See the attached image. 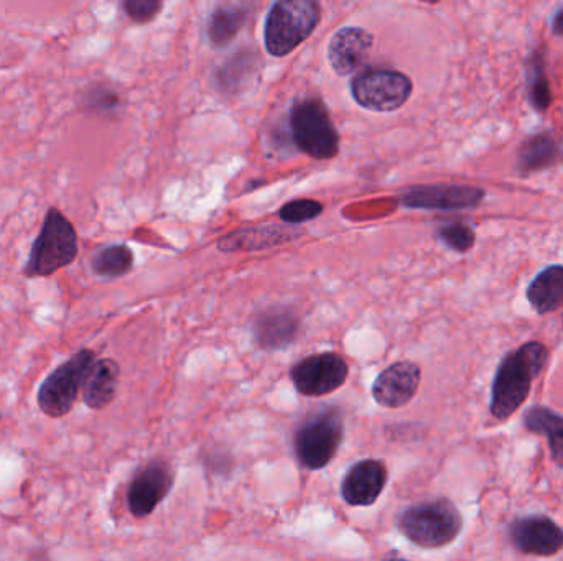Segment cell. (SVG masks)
I'll return each mask as SVG.
<instances>
[{
	"mask_svg": "<svg viewBox=\"0 0 563 561\" xmlns=\"http://www.w3.org/2000/svg\"><path fill=\"white\" fill-rule=\"evenodd\" d=\"M420 372L416 362H394L384 369L373 384V397L380 407L399 408L409 404L419 391Z\"/></svg>",
	"mask_w": 563,
	"mask_h": 561,
	"instance_id": "cell-13",
	"label": "cell"
},
{
	"mask_svg": "<svg viewBox=\"0 0 563 561\" xmlns=\"http://www.w3.org/2000/svg\"><path fill=\"white\" fill-rule=\"evenodd\" d=\"M562 160V142L552 132H539L522 142L516 164L521 173L529 175L555 167Z\"/></svg>",
	"mask_w": 563,
	"mask_h": 561,
	"instance_id": "cell-18",
	"label": "cell"
},
{
	"mask_svg": "<svg viewBox=\"0 0 563 561\" xmlns=\"http://www.w3.org/2000/svg\"><path fill=\"white\" fill-rule=\"evenodd\" d=\"M525 425L532 434L548 438L552 460L563 468V417L548 407L529 408L525 415Z\"/></svg>",
	"mask_w": 563,
	"mask_h": 561,
	"instance_id": "cell-21",
	"label": "cell"
},
{
	"mask_svg": "<svg viewBox=\"0 0 563 561\" xmlns=\"http://www.w3.org/2000/svg\"><path fill=\"white\" fill-rule=\"evenodd\" d=\"M320 3L314 0H279L273 3L264 26V43L269 55H290L317 29Z\"/></svg>",
	"mask_w": 563,
	"mask_h": 561,
	"instance_id": "cell-3",
	"label": "cell"
},
{
	"mask_svg": "<svg viewBox=\"0 0 563 561\" xmlns=\"http://www.w3.org/2000/svg\"><path fill=\"white\" fill-rule=\"evenodd\" d=\"M343 440V412L336 407L321 408L305 418L295 431V457L305 470H323L336 457Z\"/></svg>",
	"mask_w": 563,
	"mask_h": 561,
	"instance_id": "cell-5",
	"label": "cell"
},
{
	"mask_svg": "<svg viewBox=\"0 0 563 561\" xmlns=\"http://www.w3.org/2000/svg\"><path fill=\"white\" fill-rule=\"evenodd\" d=\"M290 131L298 150L314 160H331L340 152V135L320 99L295 102L290 111Z\"/></svg>",
	"mask_w": 563,
	"mask_h": 561,
	"instance_id": "cell-6",
	"label": "cell"
},
{
	"mask_svg": "<svg viewBox=\"0 0 563 561\" xmlns=\"http://www.w3.org/2000/svg\"><path fill=\"white\" fill-rule=\"evenodd\" d=\"M548 359L549 349L542 343L531 341L499 362L492 388V414L496 418L506 420L519 411Z\"/></svg>",
	"mask_w": 563,
	"mask_h": 561,
	"instance_id": "cell-1",
	"label": "cell"
},
{
	"mask_svg": "<svg viewBox=\"0 0 563 561\" xmlns=\"http://www.w3.org/2000/svg\"><path fill=\"white\" fill-rule=\"evenodd\" d=\"M399 529L420 549H442L460 536L463 519L452 501H426L404 510Z\"/></svg>",
	"mask_w": 563,
	"mask_h": 561,
	"instance_id": "cell-4",
	"label": "cell"
},
{
	"mask_svg": "<svg viewBox=\"0 0 563 561\" xmlns=\"http://www.w3.org/2000/svg\"><path fill=\"white\" fill-rule=\"evenodd\" d=\"M412 91V79L396 69H364L351 81L354 101L373 112L397 111L409 101Z\"/></svg>",
	"mask_w": 563,
	"mask_h": 561,
	"instance_id": "cell-8",
	"label": "cell"
},
{
	"mask_svg": "<svg viewBox=\"0 0 563 561\" xmlns=\"http://www.w3.org/2000/svg\"><path fill=\"white\" fill-rule=\"evenodd\" d=\"M96 362V352L81 349L68 361L62 362L40 385L36 402L46 417L62 418L68 415L82 391L86 375Z\"/></svg>",
	"mask_w": 563,
	"mask_h": 561,
	"instance_id": "cell-7",
	"label": "cell"
},
{
	"mask_svg": "<svg viewBox=\"0 0 563 561\" xmlns=\"http://www.w3.org/2000/svg\"><path fill=\"white\" fill-rule=\"evenodd\" d=\"M437 237H439L443 246L460 254L468 253L476 243L475 231L465 223L443 224V226L437 231Z\"/></svg>",
	"mask_w": 563,
	"mask_h": 561,
	"instance_id": "cell-25",
	"label": "cell"
},
{
	"mask_svg": "<svg viewBox=\"0 0 563 561\" xmlns=\"http://www.w3.org/2000/svg\"><path fill=\"white\" fill-rule=\"evenodd\" d=\"M529 303L539 315H548L563 306V266H551L529 283Z\"/></svg>",
	"mask_w": 563,
	"mask_h": 561,
	"instance_id": "cell-20",
	"label": "cell"
},
{
	"mask_svg": "<svg viewBox=\"0 0 563 561\" xmlns=\"http://www.w3.org/2000/svg\"><path fill=\"white\" fill-rule=\"evenodd\" d=\"M122 7L132 22L148 23L161 13L164 3L158 0H125Z\"/></svg>",
	"mask_w": 563,
	"mask_h": 561,
	"instance_id": "cell-27",
	"label": "cell"
},
{
	"mask_svg": "<svg viewBox=\"0 0 563 561\" xmlns=\"http://www.w3.org/2000/svg\"><path fill=\"white\" fill-rule=\"evenodd\" d=\"M350 374L347 362L336 352H320L301 359L291 368L295 389L307 397H323L344 385Z\"/></svg>",
	"mask_w": 563,
	"mask_h": 561,
	"instance_id": "cell-9",
	"label": "cell"
},
{
	"mask_svg": "<svg viewBox=\"0 0 563 561\" xmlns=\"http://www.w3.org/2000/svg\"><path fill=\"white\" fill-rule=\"evenodd\" d=\"M511 540L525 556L552 557L563 549V529L551 517H522L512 524Z\"/></svg>",
	"mask_w": 563,
	"mask_h": 561,
	"instance_id": "cell-12",
	"label": "cell"
},
{
	"mask_svg": "<svg viewBox=\"0 0 563 561\" xmlns=\"http://www.w3.org/2000/svg\"><path fill=\"white\" fill-rule=\"evenodd\" d=\"M387 484V468L383 461L361 460L347 470L341 483L344 503L354 507L373 506Z\"/></svg>",
	"mask_w": 563,
	"mask_h": 561,
	"instance_id": "cell-14",
	"label": "cell"
},
{
	"mask_svg": "<svg viewBox=\"0 0 563 561\" xmlns=\"http://www.w3.org/2000/svg\"><path fill=\"white\" fill-rule=\"evenodd\" d=\"M246 10L240 5H221L211 13L208 22V38L214 48L230 45L246 22Z\"/></svg>",
	"mask_w": 563,
	"mask_h": 561,
	"instance_id": "cell-22",
	"label": "cell"
},
{
	"mask_svg": "<svg viewBox=\"0 0 563 561\" xmlns=\"http://www.w3.org/2000/svg\"><path fill=\"white\" fill-rule=\"evenodd\" d=\"M552 32H554V35L563 36V5L555 12L554 19H552Z\"/></svg>",
	"mask_w": 563,
	"mask_h": 561,
	"instance_id": "cell-28",
	"label": "cell"
},
{
	"mask_svg": "<svg viewBox=\"0 0 563 561\" xmlns=\"http://www.w3.org/2000/svg\"><path fill=\"white\" fill-rule=\"evenodd\" d=\"M323 213V204L314 200H294L280 207L279 216L285 224L298 226L317 220Z\"/></svg>",
	"mask_w": 563,
	"mask_h": 561,
	"instance_id": "cell-26",
	"label": "cell"
},
{
	"mask_svg": "<svg viewBox=\"0 0 563 561\" xmlns=\"http://www.w3.org/2000/svg\"><path fill=\"white\" fill-rule=\"evenodd\" d=\"M485 197L483 188L472 184H422L407 190L400 197V204L410 210H475L483 203Z\"/></svg>",
	"mask_w": 563,
	"mask_h": 561,
	"instance_id": "cell-10",
	"label": "cell"
},
{
	"mask_svg": "<svg viewBox=\"0 0 563 561\" xmlns=\"http://www.w3.org/2000/svg\"><path fill=\"white\" fill-rule=\"evenodd\" d=\"M373 35L361 26H344L331 36L328 61L336 75L347 76L357 71L369 58Z\"/></svg>",
	"mask_w": 563,
	"mask_h": 561,
	"instance_id": "cell-15",
	"label": "cell"
},
{
	"mask_svg": "<svg viewBox=\"0 0 563 561\" xmlns=\"http://www.w3.org/2000/svg\"><path fill=\"white\" fill-rule=\"evenodd\" d=\"M175 483L174 468L164 460H154L142 468L128 491V507L137 519L151 516L168 496Z\"/></svg>",
	"mask_w": 563,
	"mask_h": 561,
	"instance_id": "cell-11",
	"label": "cell"
},
{
	"mask_svg": "<svg viewBox=\"0 0 563 561\" xmlns=\"http://www.w3.org/2000/svg\"><path fill=\"white\" fill-rule=\"evenodd\" d=\"M91 269L96 276L118 279L134 269V253L125 244H111L92 256Z\"/></svg>",
	"mask_w": 563,
	"mask_h": 561,
	"instance_id": "cell-23",
	"label": "cell"
},
{
	"mask_svg": "<svg viewBox=\"0 0 563 561\" xmlns=\"http://www.w3.org/2000/svg\"><path fill=\"white\" fill-rule=\"evenodd\" d=\"M121 369L112 359H96L82 384V402L92 411H102L114 401Z\"/></svg>",
	"mask_w": 563,
	"mask_h": 561,
	"instance_id": "cell-17",
	"label": "cell"
},
{
	"mask_svg": "<svg viewBox=\"0 0 563 561\" xmlns=\"http://www.w3.org/2000/svg\"><path fill=\"white\" fill-rule=\"evenodd\" d=\"M383 561H409V560L402 559V557L389 556V557H386V559H384Z\"/></svg>",
	"mask_w": 563,
	"mask_h": 561,
	"instance_id": "cell-29",
	"label": "cell"
},
{
	"mask_svg": "<svg viewBox=\"0 0 563 561\" xmlns=\"http://www.w3.org/2000/svg\"><path fill=\"white\" fill-rule=\"evenodd\" d=\"M528 78V99L532 108L539 112H545L552 102L551 85L545 72L544 53L534 52L526 66Z\"/></svg>",
	"mask_w": 563,
	"mask_h": 561,
	"instance_id": "cell-24",
	"label": "cell"
},
{
	"mask_svg": "<svg viewBox=\"0 0 563 561\" xmlns=\"http://www.w3.org/2000/svg\"><path fill=\"white\" fill-rule=\"evenodd\" d=\"M78 253V233L71 221L58 207H48L42 229L30 249L23 276L26 279L55 276L59 270L71 266Z\"/></svg>",
	"mask_w": 563,
	"mask_h": 561,
	"instance_id": "cell-2",
	"label": "cell"
},
{
	"mask_svg": "<svg viewBox=\"0 0 563 561\" xmlns=\"http://www.w3.org/2000/svg\"><path fill=\"white\" fill-rule=\"evenodd\" d=\"M297 315L288 308L267 310L254 323V338L266 351L288 348L297 338Z\"/></svg>",
	"mask_w": 563,
	"mask_h": 561,
	"instance_id": "cell-16",
	"label": "cell"
},
{
	"mask_svg": "<svg viewBox=\"0 0 563 561\" xmlns=\"http://www.w3.org/2000/svg\"><path fill=\"white\" fill-rule=\"evenodd\" d=\"M297 239V233L279 226H260L251 229H240L228 234L218 243L223 253H238V250L267 249L279 246L287 240Z\"/></svg>",
	"mask_w": 563,
	"mask_h": 561,
	"instance_id": "cell-19",
	"label": "cell"
}]
</instances>
